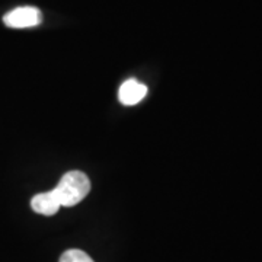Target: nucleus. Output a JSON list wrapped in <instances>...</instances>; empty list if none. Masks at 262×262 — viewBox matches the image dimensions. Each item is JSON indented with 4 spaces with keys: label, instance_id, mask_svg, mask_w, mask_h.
Wrapping results in <instances>:
<instances>
[{
    "label": "nucleus",
    "instance_id": "obj_1",
    "mask_svg": "<svg viewBox=\"0 0 262 262\" xmlns=\"http://www.w3.org/2000/svg\"><path fill=\"white\" fill-rule=\"evenodd\" d=\"M91 191V181L80 170H70L58 181L54 192L61 207H73L79 204Z\"/></svg>",
    "mask_w": 262,
    "mask_h": 262
},
{
    "label": "nucleus",
    "instance_id": "obj_2",
    "mask_svg": "<svg viewBox=\"0 0 262 262\" xmlns=\"http://www.w3.org/2000/svg\"><path fill=\"white\" fill-rule=\"evenodd\" d=\"M42 20L41 10L34 6H22L8 12L3 16V22L6 27L15 29L34 28L38 27Z\"/></svg>",
    "mask_w": 262,
    "mask_h": 262
},
{
    "label": "nucleus",
    "instance_id": "obj_3",
    "mask_svg": "<svg viewBox=\"0 0 262 262\" xmlns=\"http://www.w3.org/2000/svg\"><path fill=\"white\" fill-rule=\"evenodd\" d=\"M147 95V88L146 84L139 83L136 79H128L121 84L118 91V99L121 101L122 105H136L139 103Z\"/></svg>",
    "mask_w": 262,
    "mask_h": 262
},
{
    "label": "nucleus",
    "instance_id": "obj_4",
    "mask_svg": "<svg viewBox=\"0 0 262 262\" xmlns=\"http://www.w3.org/2000/svg\"><path fill=\"white\" fill-rule=\"evenodd\" d=\"M31 207H32V210L35 213L44 215H53L61 208V204H60V200H58V196L53 189V191L37 194L31 200Z\"/></svg>",
    "mask_w": 262,
    "mask_h": 262
},
{
    "label": "nucleus",
    "instance_id": "obj_5",
    "mask_svg": "<svg viewBox=\"0 0 262 262\" xmlns=\"http://www.w3.org/2000/svg\"><path fill=\"white\" fill-rule=\"evenodd\" d=\"M58 262H94V259L80 249H69L60 256Z\"/></svg>",
    "mask_w": 262,
    "mask_h": 262
}]
</instances>
